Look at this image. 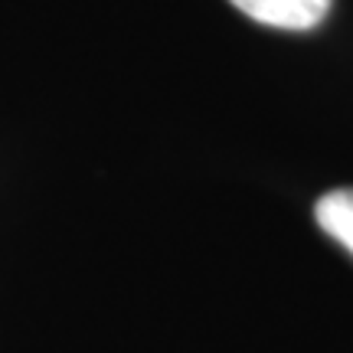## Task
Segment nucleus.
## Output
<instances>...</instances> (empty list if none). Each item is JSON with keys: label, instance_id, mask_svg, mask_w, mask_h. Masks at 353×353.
<instances>
[{"label": "nucleus", "instance_id": "obj_1", "mask_svg": "<svg viewBox=\"0 0 353 353\" xmlns=\"http://www.w3.org/2000/svg\"><path fill=\"white\" fill-rule=\"evenodd\" d=\"M236 10L278 30H311L330 10V0H229Z\"/></svg>", "mask_w": 353, "mask_h": 353}, {"label": "nucleus", "instance_id": "obj_2", "mask_svg": "<svg viewBox=\"0 0 353 353\" xmlns=\"http://www.w3.org/2000/svg\"><path fill=\"white\" fill-rule=\"evenodd\" d=\"M314 216L317 226L353 255V187L324 193L314 206Z\"/></svg>", "mask_w": 353, "mask_h": 353}]
</instances>
